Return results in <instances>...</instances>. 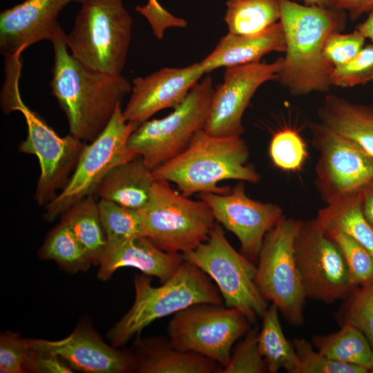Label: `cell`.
<instances>
[{
	"instance_id": "cell-7",
	"label": "cell",
	"mask_w": 373,
	"mask_h": 373,
	"mask_svg": "<svg viewBox=\"0 0 373 373\" xmlns=\"http://www.w3.org/2000/svg\"><path fill=\"white\" fill-rule=\"evenodd\" d=\"M303 220L283 216L266 234L258 258L255 283L292 326L305 323L307 297L297 267L294 242Z\"/></svg>"
},
{
	"instance_id": "cell-22",
	"label": "cell",
	"mask_w": 373,
	"mask_h": 373,
	"mask_svg": "<svg viewBox=\"0 0 373 373\" xmlns=\"http://www.w3.org/2000/svg\"><path fill=\"white\" fill-rule=\"evenodd\" d=\"M136 337L133 354L138 373H219L216 361L192 352L175 348L164 336Z\"/></svg>"
},
{
	"instance_id": "cell-15",
	"label": "cell",
	"mask_w": 373,
	"mask_h": 373,
	"mask_svg": "<svg viewBox=\"0 0 373 373\" xmlns=\"http://www.w3.org/2000/svg\"><path fill=\"white\" fill-rule=\"evenodd\" d=\"M282 57L273 63L255 62L227 68L213 93L203 130L218 137L241 136L242 116L258 88L278 79Z\"/></svg>"
},
{
	"instance_id": "cell-9",
	"label": "cell",
	"mask_w": 373,
	"mask_h": 373,
	"mask_svg": "<svg viewBox=\"0 0 373 373\" xmlns=\"http://www.w3.org/2000/svg\"><path fill=\"white\" fill-rule=\"evenodd\" d=\"M214 89L209 76L198 82L168 115L145 122L129 137L128 146L152 171L176 157L204 128Z\"/></svg>"
},
{
	"instance_id": "cell-27",
	"label": "cell",
	"mask_w": 373,
	"mask_h": 373,
	"mask_svg": "<svg viewBox=\"0 0 373 373\" xmlns=\"http://www.w3.org/2000/svg\"><path fill=\"white\" fill-rule=\"evenodd\" d=\"M65 222L86 251L91 264L99 265L107 247L98 202L93 195L83 198L62 214Z\"/></svg>"
},
{
	"instance_id": "cell-37",
	"label": "cell",
	"mask_w": 373,
	"mask_h": 373,
	"mask_svg": "<svg viewBox=\"0 0 373 373\" xmlns=\"http://www.w3.org/2000/svg\"><path fill=\"white\" fill-rule=\"evenodd\" d=\"M373 80V44L365 46L347 64L333 67L329 75L331 86L342 88L365 84Z\"/></svg>"
},
{
	"instance_id": "cell-39",
	"label": "cell",
	"mask_w": 373,
	"mask_h": 373,
	"mask_svg": "<svg viewBox=\"0 0 373 373\" xmlns=\"http://www.w3.org/2000/svg\"><path fill=\"white\" fill-rule=\"evenodd\" d=\"M365 40L366 38L356 29L347 34L334 31L325 40L324 57L333 67L343 66L357 55L365 46Z\"/></svg>"
},
{
	"instance_id": "cell-12",
	"label": "cell",
	"mask_w": 373,
	"mask_h": 373,
	"mask_svg": "<svg viewBox=\"0 0 373 373\" xmlns=\"http://www.w3.org/2000/svg\"><path fill=\"white\" fill-rule=\"evenodd\" d=\"M309 128L318 153L315 184L326 204L361 193L373 182L372 155L320 122Z\"/></svg>"
},
{
	"instance_id": "cell-38",
	"label": "cell",
	"mask_w": 373,
	"mask_h": 373,
	"mask_svg": "<svg viewBox=\"0 0 373 373\" xmlns=\"http://www.w3.org/2000/svg\"><path fill=\"white\" fill-rule=\"evenodd\" d=\"M30 355L27 339L22 338L19 332L8 331L1 334L0 372H27Z\"/></svg>"
},
{
	"instance_id": "cell-1",
	"label": "cell",
	"mask_w": 373,
	"mask_h": 373,
	"mask_svg": "<svg viewBox=\"0 0 373 373\" xmlns=\"http://www.w3.org/2000/svg\"><path fill=\"white\" fill-rule=\"evenodd\" d=\"M54 62L50 82L52 95L67 118L70 134L93 141L109 124L132 84L122 75L92 70L68 52L61 28L50 41Z\"/></svg>"
},
{
	"instance_id": "cell-19",
	"label": "cell",
	"mask_w": 373,
	"mask_h": 373,
	"mask_svg": "<svg viewBox=\"0 0 373 373\" xmlns=\"http://www.w3.org/2000/svg\"><path fill=\"white\" fill-rule=\"evenodd\" d=\"M85 0H25L0 13V52L5 60L21 56L30 46L51 41L60 27L57 18L70 3Z\"/></svg>"
},
{
	"instance_id": "cell-26",
	"label": "cell",
	"mask_w": 373,
	"mask_h": 373,
	"mask_svg": "<svg viewBox=\"0 0 373 373\" xmlns=\"http://www.w3.org/2000/svg\"><path fill=\"white\" fill-rule=\"evenodd\" d=\"M312 343L316 350L334 361L361 367L369 372L373 368V347L352 323H342L334 333L314 336Z\"/></svg>"
},
{
	"instance_id": "cell-45",
	"label": "cell",
	"mask_w": 373,
	"mask_h": 373,
	"mask_svg": "<svg viewBox=\"0 0 373 373\" xmlns=\"http://www.w3.org/2000/svg\"><path fill=\"white\" fill-rule=\"evenodd\" d=\"M308 5L318 6L321 7H329L333 0H302Z\"/></svg>"
},
{
	"instance_id": "cell-6",
	"label": "cell",
	"mask_w": 373,
	"mask_h": 373,
	"mask_svg": "<svg viewBox=\"0 0 373 373\" xmlns=\"http://www.w3.org/2000/svg\"><path fill=\"white\" fill-rule=\"evenodd\" d=\"M169 183L155 180L140 209L145 237L163 251L183 254L207 240L217 222L203 200L191 199Z\"/></svg>"
},
{
	"instance_id": "cell-33",
	"label": "cell",
	"mask_w": 373,
	"mask_h": 373,
	"mask_svg": "<svg viewBox=\"0 0 373 373\" xmlns=\"http://www.w3.org/2000/svg\"><path fill=\"white\" fill-rule=\"evenodd\" d=\"M325 231L343 256L352 285L363 286L372 283L373 256L348 235L334 229Z\"/></svg>"
},
{
	"instance_id": "cell-18",
	"label": "cell",
	"mask_w": 373,
	"mask_h": 373,
	"mask_svg": "<svg viewBox=\"0 0 373 373\" xmlns=\"http://www.w3.org/2000/svg\"><path fill=\"white\" fill-rule=\"evenodd\" d=\"M204 74L199 62L183 68H163L134 78L131 97L122 111L124 119L137 128L156 113L177 108Z\"/></svg>"
},
{
	"instance_id": "cell-16",
	"label": "cell",
	"mask_w": 373,
	"mask_h": 373,
	"mask_svg": "<svg viewBox=\"0 0 373 373\" xmlns=\"http://www.w3.org/2000/svg\"><path fill=\"white\" fill-rule=\"evenodd\" d=\"M198 197L209 207L216 221L236 236L240 252L256 263L266 234L283 216V209L251 199L241 181L230 192L203 193Z\"/></svg>"
},
{
	"instance_id": "cell-44",
	"label": "cell",
	"mask_w": 373,
	"mask_h": 373,
	"mask_svg": "<svg viewBox=\"0 0 373 373\" xmlns=\"http://www.w3.org/2000/svg\"><path fill=\"white\" fill-rule=\"evenodd\" d=\"M356 29L373 44V10L369 12L366 19L356 26Z\"/></svg>"
},
{
	"instance_id": "cell-20",
	"label": "cell",
	"mask_w": 373,
	"mask_h": 373,
	"mask_svg": "<svg viewBox=\"0 0 373 373\" xmlns=\"http://www.w3.org/2000/svg\"><path fill=\"white\" fill-rule=\"evenodd\" d=\"M183 261L182 254L163 251L147 238L138 237L108 244L97 276L106 281L118 269L133 267L163 283L174 274Z\"/></svg>"
},
{
	"instance_id": "cell-46",
	"label": "cell",
	"mask_w": 373,
	"mask_h": 373,
	"mask_svg": "<svg viewBox=\"0 0 373 373\" xmlns=\"http://www.w3.org/2000/svg\"><path fill=\"white\" fill-rule=\"evenodd\" d=\"M370 372L373 373V368L372 369V370L370 371Z\"/></svg>"
},
{
	"instance_id": "cell-32",
	"label": "cell",
	"mask_w": 373,
	"mask_h": 373,
	"mask_svg": "<svg viewBox=\"0 0 373 373\" xmlns=\"http://www.w3.org/2000/svg\"><path fill=\"white\" fill-rule=\"evenodd\" d=\"M336 314L341 325L350 323L360 329L373 347V282L354 286Z\"/></svg>"
},
{
	"instance_id": "cell-29",
	"label": "cell",
	"mask_w": 373,
	"mask_h": 373,
	"mask_svg": "<svg viewBox=\"0 0 373 373\" xmlns=\"http://www.w3.org/2000/svg\"><path fill=\"white\" fill-rule=\"evenodd\" d=\"M226 7L224 20L233 35L261 32L280 17L279 0H227Z\"/></svg>"
},
{
	"instance_id": "cell-4",
	"label": "cell",
	"mask_w": 373,
	"mask_h": 373,
	"mask_svg": "<svg viewBox=\"0 0 373 373\" xmlns=\"http://www.w3.org/2000/svg\"><path fill=\"white\" fill-rule=\"evenodd\" d=\"M133 285L135 298L132 306L107 334L115 347L140 336L145 327L157 319L197 304L223 303L212 280L198 267L185 260L160 286H153L151 277L144 274L135 276Z\"/></svg>"
},
{
	"instance_id": "cell-40",
	"label": "cell",
	"mask_w": 373,
	"mask_h": 373,
	"mask_svg": "<svg viewBox=\"0 0 373 373\" xmlns=\"http://www.w3.org/2000/svg\"><path fill=\"white\" fill-rule=\"evenodd\" d=\"M74 372L73 369L59 355L42 350L31 348L27 372Z\"/></svg>"
},
{
	"instance_id": "cell-42",
	"label": "cell",
	"mask_w": 373,
	"mask_h": 373,
	"mask_svg": "<svg viewBox=\"0 0 373 373\" xmlns=\"http://www.w3.org/2000/svg\"><path fill=\"white\" fill-rule=\"evenodd\" d=\"M329 8L347 12L350 19L354 21L373 10V0H333Z\"/></svg>"
},
{
	"instance_id": "cell-25",
	"label": "cell",
	"mask_w": 373,
	"mask_h": 373,
	"mask_svg": "<svg viewBox=\"0 0 373 373\" xmlns=\"http://www.w3.org/2000/svg\"><path fill=\"white\" fill-rule=\"evenodd\" d=\"M316 218L325 230L348 235L373 256V226L362 211L361 193L327 204L319 209Z\"/></svg>"
},
{
	"instance_id": "cell-17",
	"label": "cell",
	"mask_w": 373,
	"mask_h": 373,
	"mask_svg": "<svg viewBox=\"0 0 373 373\" xmlns=\"http://www.w3.org/2000/svg\"><path fill=\"white\" fill-rule=\"evenodd\" d=\"M30 348L55 353L73 369L86 373H126L135 370L133 352L108 345L90 323L84 321L68 336L50 341L26 338Z\"/></svg>"
},
{
	"instance_id": "cell-28",
	"label": "cell",
	"mask_w": 373,
	"mask_h": 373,
	"mask_svg": "<svg viewBox=\"0 0 373 373\" xmlns=\"http://www.w3.org/2000/svg\"><path fill=\"white\" fill-rule=\"evenodd\" d=\"M278 309L271 304L264 314L258 336L259 351L267 364V372L277 373L283 369L295 373L298 358L292 342L283 332L279 319Z\"/></svg>"
},
{
	"instance_id": "cell-30",
	"label": "cell",
	"mask_w": 373,
	"mask_h": 373,
	"mask_svg": "<svg viewBox=\"0 0 373 373\" xmlns=\"http://www.w3.org/2000/svg\"><path fill=\"white\" fill-rule=\"evenodd\" d=\"M39 255L41 259L53 260L73 274L85 271L92 265L71 229L63 221L48 233Z\"/></svg>"
},
{
	"instance_id": "cell-23",
	"label": "cell",
	"mask_w": 373,
	"mask_h": 373,
	"mask_svg": "<svg viewBox=\"0 0 373 373\" xmlns=\"http://www.w3.org/2000/svg\"><path fill=\"white\" fill-rule=\"evenodd\" d=\"M320 122L373 156V104L327 95L318 108Z\"/></svg>"
},
{
	"instance_id": "cell-14",
	"label": "cell",
	"mask_w": 373,
	"mask_h": 373,
	"mask_svg": "<svg viewBox=\"0 0 373 373\" xmlns=\"http://www.w3.org/2000/svg\"><path fill=\"white\" fill-rule=\"evenodd\" d=\"M16 111L21 113L27 125V136L19 151L38 159L40 174L35 198L39 205L46 206L68 182L86 143L70 134L59 135L21 97L11 108V112Z\"/></svg>"
},
{
	"instance_id": "cell-43",
	"label": "cell",
	"mask_w": 373,
	"mask_h": 373,
	"mask_svg": "<svg viewBox=\"0 0 373 373\" xmlns=\"http://www.w3.org/2000/svg\"><path fill=\"white\" fill-rule=\"evenodd\" d=\"M361 208L365 217L373 226V182L361 192Z\"/></svg>"
},
{
	"instance_id": "cell-2",
	"label": "cell",
	"mask_w": 373,
	"mask_h": 373,
	"mask_svg": "<svg viewBox=\"0 0 373 373\" xmlns=\"http://www.w3.org/2000/svg\"><path fill=\"white\" fill-rule=\"evenodd\" d=\"M279 1L286 49L278 80L294 96L327 92L333 66L324 57L323 47L332 32L345 27L346 12Z\"/></svg>"
},
{
	"instance_id": "cell-5",
	"label": "cell",
	"mask_w": 373,
	"mask_h": 373,
	"mask_svg": "<svg viewBox=\"0 0 373 373\" xmlns=\"http://www.w3.org/2000/svg\"><path fill=\"white\" fill-rule=\"evenodd\" d=\"M133 19L123 0H85L66 34L70 54L85 66L121 75L132 35Z\"/></svg>"
},
{
	"instance_id": "cell-35",
	"label": "cell",
	"mask_w": 373,
	"mask_h": 373,
	"mask_svg": "<svg viewBox=\"0 0 373 373\" xmlns=\"http://www.w3.org/2000/svg\"><path fill=\"white\" fill-rule=\"evenodd\" d=\"M298 365L295 373H367V370L354 365L334 361L316 350L303 338H294Z\"/></svg>"
},
{
	"instance_id": "cell-10",
	"label": "cell",
	"mask_w": 373,
	"mask_h": 373,
	"mask_svg": "<svg viewBox=\"0 0 373 373\" xmlns=\"http://www.w3.org/2000/svg\"><path fill=\"white\" fill-rule=\"evenodd\" d=\"M135 129L124 119L122 108H117L103 132L85 144L68 182L45 206L44 216L46 221H54L79 200L94 195L113 169L137 156L128 146L129 137Z\"/></svg>"
},
{
	"instance_id": "cell-13",
	"label": "cell",
	"mask_w": 373,
	"mask_h": 373,
	"mask_svg": "<svg viewBox=\"0 0 373 373\" xmlns=\"http://www.w3.org/2000/svg\"><path fill=\"white\" fill-rule=\"evenodd\" d=\"M294 254L307 298L329 304L350 294L354 286L343 256L316 218L303 221Z\"/></svg>"
},
{
	"instance_id": "cell-21",
	"label": "cell",
	"mask_w": 373,
	"mask_h": 373,
	"mask_svg": "<svg viewBox=\"0 0 373 373\" xmlns=\"http://www.w3.org/2000/svg\"><path fill=\"white\" fill-rule=\"evenodd\" d=\"M285 38L279 21L264 30L251 35L228 32L222 37L213 51L200 63L205 73L220 67H232L259 62L271 52H285Z\"/></svg>"
},
{
	"instance_id": "cell-36",
	"label": "cell",
	"mask_w": 373,
	"mask_h": 373,
	"mask_svg": "<svg viewBox=\"0 0 373 373\" xmlns=\"http://www.w3.org/2000/svg\"><path fill=\"white\" fill-rule=\"evenodd\" d=\"M259 328H250L232 350L230 360L219 373H265L267 364L261 355L258 336Z\"/></svg>"
},
{
	"instance_id": "cell-31",
	"label": "cell",
	"mask_w": 373,
	"mask_h": 373,
	"mask_svg": "<svg viewBox=\"0 0 373 373\" xmlns=\"http://www.w3.org/2000/svg\"><path fill=\"white\" fill-rule=\"evenodd\" d=\"M98 205L107 245L145 237L140 209H131L102 199Z\"/></svg>"
},
{
	"instance_id": "cell-34",
	"label": "cell",
	"mask_w": 373,
	"mask_h": 373,
	"mask_svg": "<svg viewBox=\"0 0 373 373\" xmlns=\"http://www.w3.org/2000/svg\"><path fill=\"white\" fill-rule=\"evenodd\" d=\"M273 163L286 171H296L303 166L307 157L306 144L299 133L289 128L274 134L269 145Z\"/></svg>"
},
{
	"instance_id": "cell-8",
	"label": "cell",
	"mask_w": 373,
	"mask_h": 373,
	"mask_svg": "<svg viewBox=\"0 0 373 373\" xmlns=\"http://www.w3.org/2000/svg\"><path fill=\"white\" fill-rule=\"evenodd\" d=\"M182 256L213 281L226 307L241 312L251 324L263 316L269 305L255 283L256 265L234 249L222 225L216 223L207 240Z\"/></svg>"
},
{
	"instance_id": "cell-3",
	"label": "cell",
	"mask_w": 373,
	"mask_h": 373,
	"mask_svg": "<svg viewBox=\"0 0 373 373\" xmlns=\"http://www.w3.org/2000/svg\"><path fill=\"white\" fill-rule=\"evenodd\" d=\"M249 148L241 136L211 135L197 131L179 155L152 171L154 180L175 184L190 197L203 193H224L218 183L227 180L258 182L260 175L247 165Z\"/></svg>"
},
{
	"instance_id": "cell-24",
	"label": "cell",
	"mask_w": 373,
	"mask_h": 373,
	"mask_svg": "<svg viewBox=\"0 0 373 373\" xmlns=\"http://www.w3.org/2000/svg\"><path fill=\"white\" fill-rule=\"evenodd\" d=\"M152 170L137 156L113 169L96 191L99 199L140 209L147 202L154 183Z\"/></svg>"
},
{
	"instance_id": "cell-41",
	"label": "cell",
	"mask_w": 373,
	"mask_h": 373,
	"mask_svg": "<svg viewBox=\"0 0 373 373\" xmlns=\"http://www.w3.org/2000/svg\"><path fill=\"white\" fill-rule=\"evenodd\" d=\"M136 10L143 15L154 28L166 27L174 20V15L164 8L157 0H148L146 5L137 6Z\"/></svg>"
},
{
	"instance_id": "cell-11",
	"label": "cell",
	"mask_w": 373,
	"mask_h": 373,
	"mask_svg": "<svg viewBox=\"0 0 373 373\" xmlns=\"http://www.w3.org/2000/svg\"><path fill=\"white\" fill-rule=\"evenodd\" d=\"M251 325L237 309L201 303L173 314L167 334L175 348L202 355L223 367L230 360L233 346Z\"/></svg>"
}]
</instances>
